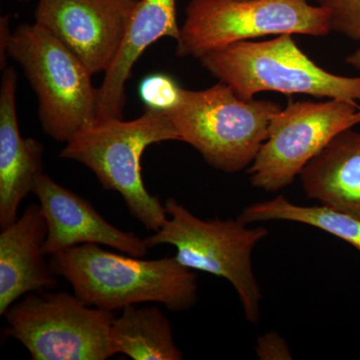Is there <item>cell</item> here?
I'll return each instance as SVG.
<instances>
[{
    "mask_svg": "<svg viewBox=\"0 0 360 360\" xmlns=\"http://www.w3.org/2000/svg\"><path fill=\"white\" fill-rule=\"evenodd\" d=\"M328 13L309 0H191L176 54L198 59L234 42L266 35L326 37Z\"/></svg>",
    "mask_w": 360,
    "mask_h": 360,
    "instance_id": "7",
    "label": "cell"
},
{
    "mask_svg": "<svg viewBox=\"0 0 360 360\" xmlns=\"http://www.w3.org/2000/svg\"><path fill=\"white\" fill-rule=\"evenodd\" d=\"M139 1L39 0L35 23L60 40L96 75L112 65Z\"/></svg>",
    "mask_w": 360,
    "mask_h": 360,
    "instance_id": "10",
    "label": "cell"
},
{
    "mask_svg": "<svg viewBox=\"0 0 360 360\" xmlns=\"http://www.w3.org/2000/svg\"><path fill=\"white\" fill-rule=\"evenodd\" d=\"M180 89L176 82L168 75H149L139 85V96L146 105V110L165 111L174 105Z\"/></svg>",
    "mask_w": 360,
    "mask_h": 360,
    "instance_id": "19",
    "label": "cell"
},
{
    "mask_svg": "<svg viewBox=\"0 0 360 360\" xmlns=\"http://www.w3.org/2000/svg\"><path fill=\"white\" fill-rule=\"evenodd\" d=\"M239 219L248 224L285 220L310 225L347 241L360 252V219L326 206L297 205L279 195L248 205Z\"/></svg>",
    "mask_w": 360,
    "mask_h": 360,
    "instance_id": "17",
    "label": "cell"
},
{
    "mask_svg": "<svg viewBox=\"0 0 360 360\" xmlns=\"http://www.w3.org/2000/svg\"><path fill=\"white\" fill-rule=\"evenodd\" d=\"M177 0H139L130 20L122 49L98 89L97 117L122 118L125 85L144 51L163 37L179 40Z\"/></svg>",
    "mask_w": 360,
    "mask_h": 360,
    "instance_id": "14",
    "label": "cell"
},
{
    "mask_svg": "<svg viewBox=\"0 0 360 360\" xmlns=\"http://www.w3.org/2000/svg\"><path fill=\"white\" fill-rule=\"evenodd\" d=\"M33 193L39 198L49 227L44 243L49 257L86 243L110 246L131 257H142L148 253L144 239L113 226L89 200L44 172L37 177Z\"/></svg>",
    "mask_w": 360,
    "mask_h": 360,
    "instance_id": "11",
    "label": "cell"
},
{
    "mask_svg": "<svg viewBox=\"0 0 360 360\" xmlns=\"http://www.w3.org/2000/svg\"><path fill=\"white\" fill-rule=\"evenodd\" d=\"M179 141L165 111L146 110L139 117L96 118L61 150V158L89 167L105 191L120 194L130 214L149 231L167 221L165 205L149 193L142 179L141 158L153 144Z\"/></svg>",
    "mask_w": 360,
    "mask_h": 360,
    "instance_id": "2",
    "label": "cell"
},
{
    "mask_svg": "<svg viewBox=\"0 0 360 360\" xmlns=\"http://www.w3.org/2000/svg\"><path fill=\"white\" fill-rule=\"evenodd\" d=\"M13 32L9 27L8 16H2L0 20V65L6 68L7 58H8V47Z\"/></svg>",
    "mask_w": 360,
    "mask_h": 360,
    "instance_id": "21",
    "label": "cell"
},
{
    "mask_svg": "<svg viewBox=\"0 0 360 360\" xmlns=\"http://www.w3.org/2000/svg\"><path fill=\"white\" fill-rule=\"evenodd\" d=\"M4 315L6 335L33 360H105L110 347L111 311L90 307L68 291L28 293Z\"/></svg>",
    "mask_w": 360,
    "mask_h": 360,
    "instance_id": "8",
    "label": "cell"
},
{
    "mask_svg": "<svg viewBox=\"0 0 360 360\" xmlns=\"http://www.w3.org/2000/svg\"><path fill=\"white\" fill-rule=\"evenodd\" d=\"M49 227L40 205L32 203L0 233V315L21 296L58 288L44 243Z\"/></svg>",
    "mask_w": 360,
    "mask_h": 360,
    "instance_id": "12",
    "label": "cell"
},
{
    "mask_svg": "<svg viewBox=\"0 0 360 360\" xmlns=\"http://www.w3.org/2000/svg\"><path fill=\"white\" fill-rule=\"evenodd\" d=\"M281 104L238 96L220 82L203 90L180 89L167 113L179 134L210 167L236 174L250 167Z\"/></svg>",
    "mask_w": 360,
    "mask_h": 360,
    "instance_id": "3",
    "label": "cell"
},
{
    "mask_svg": "<svg viewBox=\"0 0 360 360\" xmlns=\"http://www.w3.org/2000/svg\"><path fill=\"white\" fill-rule=\"evenodd\" d=\"M359 123L354 101L290 103L270 122L266 141L248 169L251 184L269 193L285 188L335 135Z\"/></svg>",
    "mask_w": 360,
    "mask_h": 360,
    "instance_id": "9",
    "label": "cell"
},
{
    "mask_svg": "<svg viewBox=\"0 0 360 360\" xmlns=\"http://www.w3.org/2000/svg\"><path fill=\"white\" fill-rule=\"evenodd\" d=\"M49 260L56 276L70 283L73 293L96 309L113 312L155 302L179 312L198 303V277L175 257L146 260L86 243L59 251Z\"/></svg>",
    "mask_w": 360,
    "mask_h": 360,
    "instance_id": "1",
    "label": "cell"
},
{
    "mask_svg": "<svg viewBox=\"0 0 360 360\" xmlns=\"http://www.w3.org/2000/svg\"><path fill=\"white\" fill-rule=\"evenodd\" d=\"M347 63L354 68L355 70L360 71V49H357L352 56H348Z\"/></svg>",
    "mask_w": 360,
    "mask_h": 360,
    "instance_id": "22",
    "label": "cell"
},
{
    "mask_svg": "<svg viewBox=\"0 0 360 360\" xmlns=\"http://www.w3.org/2000/svg\"><path fill=\"white\" fill-rule=\"evenodd\" d=\"M8 56L21 66L39 99L42 129L68 143L97 117L98 89L92 75L49 30L20 25L13 32Z\"/></svg>",
    "mask_w": 360,
    "mask_h": 360,
    "instance_id": "6",
    "label": "cell"
},
{
    "mask_svg": "<svg viewBox=\"0 0 360 360\" xmlns=\"http://www.w3.org/2000/svg\"><path fill=\"white\" fill-rule=\"evenodd\" d=\"M16 77L4 68L0 89V227L18 219V208L44 169V146L21 136L16 112Z\"/></svg>",
    "mask_w": 360,
    "mask_h": 360,
    "instance_id": "13",
    "label": "cell"
},
{
    "mask_svg": "<svg viewBox=\"0 0 360 360\" xmlns=\"http://www.w3.org/2000/svg\"><path fill=\"white\" fill-rule=\"evenodd\" d=\"M300 177L310 200L360 219V132L335 135Z\"/></svg>",
    "mask_w": 360,
    "mask_h": 360,
    "instance_id": "15",
    "label": "cell"
},
{
    "mask_svg": "<svg viewBox=\"0 0 360 360\" xmlns=\"http://www.w3.org/2000/svg\"><path fill=\"white\" fill-rule=\"evenodd\" d=\"M129 305L115 319L110 328V347L115 354L134 360H181L174 330L158 307Z\"/></svg>",
    "mask_w": 360,
    "mask_h": 360,
    "instance_id": "16",
    "label": "cell"
},
{
    "mask_svg": "<svg viewBox=\"0 0 360 360\" xmlns=\"http://www.w3.org/2000/svg\"><path fill=\"white\" fill-rule=\"evenodd\" d=\"M198 59L212 77L243 98L276 91L360 101V77L324 70L297 46L292 34H281L267 41L234 42Z\"/></svg>",
    "mask_w": 360,
    "mask_h": 360,
    "instance_id": "4",
    "label": "cell"
},
{
    "mask_svg": "<svg viewBox=\"0 0 360 360\" xmlns=\"http://www.w3.org/2000/svg\"><path fill=\"white\" fill-rule=\"evenodd\" d=\"M18 1L22 2V1H27V0H18Z\"/></svg>",
    "mask_w": 360,
    "mask_h": 360,
    "instance_id": "23",
    "label": "cell"
},
{
    "mask_svg": "<svg viewBox=\"0 0 360 360\" xmlns=\"http://www.w3.org/2000/svg\"><path fill=\"white\" fill-rule=\"evenodd\" d=\"M328 13L333 32L360 41V0H314Z\"/></svg>",
    "mask_w": 360,
    "mask_h": 360,
    "instance_id": "18",
    "label": "cell"
},
{
    "mask_svg": "<svg viewBox=\"0 0 360 360\" xmlns=\"http://www.w3.org/2000/svg\"><path fill=\"white\" fill-rule=\"evenodd\" d=\"M168 219L144 238L148 248L168 245L175 258L191 270L226 279L239 296L245 319L257 324L262 293L253 272L251 253L269 236L265 227L250 229L238 219H201L174 198L165 201Z\"/></svg>",
    "mask_w": 360,
    "mask_h": 360,
    "instance_id": "5",
    "label": "cell"
},
{
    "mask_svg": "<svg viewBox=\"0 0 360 360\" xmlns=\"http://www.w3.org/2000/svg\"><path fill=\"white\" fill-rule=\"evenodd\" d=\"M255 352L258 359L262 360L292 359L288 342L276 331L266 333L258 338Z\"/></svg>",
    "mask_w": 360,
    "mask_h": 360,
    "instance_id": "20",
    "label": "cell"
}]
</instances>
